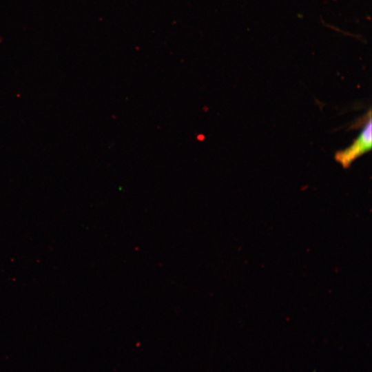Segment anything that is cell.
Listing matches in <instances>:
<instances>
[{
	"mask_svg": "<svg viewBox=\"0 0 372 372\" xmlns=\"http://www.w3.org/2000/svg\"><path fill=\"white\" fill-rule=\"evenodd\" d=\"M371 147L372 125L371 110H369L368 118L358 136L348 147L338 151L334 158L344 168H348L358 158L369 152Z\"/></svg>",
	"mask_w": 372,
	"mask_h": 372,
	"instance_id": "1",
	"label": "cell"
}]
</instances>
